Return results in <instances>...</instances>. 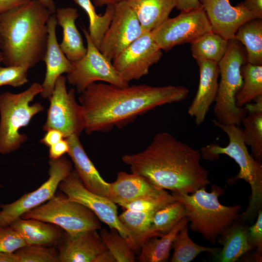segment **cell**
Masks as SVG:
<instances>
[{
	"mask_svg": "<svg viewBox=\"0 0 262 262\" xmlns=\"http://www.w3.org/2000/svg\"><path fill=\"white\" fill-rule=\"evenodd\" d=\"M189 93L187 88L180 85L141 84L120 87L93 83L79 97L84 131L91 134L120 128L157 107L183 101Z\"/></svg>",
	"mask_w": 262,
	"mask_h": 262,
	"instance_id": "obj_1",
	"label": "cell"
},
{
	"mask_svg": "<svg viewBox=\"0 0 262 262\" xmlns=\"http://www.w3.org/2000/svg\"><path fill=\"white\" fill-rule=\"evenodd\" d=\"M201 158L200 150L162 131L154 135L144 150L124 155L121 159L131 173L156 186L190 194L211 183L208 170L200 164Z\"/></svg>",
	"mask_w": 262,
	"mask_h": 262,
	"instance_id": "obj_2",
	"label": "cell"
},
{
	"mask_svg": "<svg viewBox=\"0 0 262 262\" xmlns=\"http://www.w3.org/2000/svg\"><path fill=\"white\" fill-rule=\"evenodd\" d=\"M51 14L38 0H31L0 14V49L4 64L29 69L43 61L47 23Z\"/></svg>",
	"mask_w": 262,
	"mask_h": 262,
	"instance_id": "obj_3",
	"label": "cell"
},
{
	"mask_svg": "<svg viewBox=\"0 0 262 262\" xmlns=\"http://www.w3.org/2000/svg\"><path fill=\"white\" fill-rule=\"evenodd\" d=\"M213 124L222 130L227 135L229 143L222 147L217 144H209L200 149L202 157L214 160L220 154H225L233 159L238 165V174L229 180L228 183H233L239 179L247 182L251 188L248 205L246 210L240 214V218L245 222L254 219L262 207V164L250 154L245 144L243 130L235 125H224L213 120Z\"/></svg>",
	"mask_w": 262,
	"mask_h": 262,
	"instance_id": "obj_4",
	"label": "cell"
},
{
	"mask_svg": "<svg viewBox=\"0 0 262 262\" xmlns=\"http://www.w3.org/2000/svg\"><path fill=\"white\" fill-rule=\"evenodd\" d=\"M205 188L203 187L190 194L172 192L171 195L175 200L184 205L190 229L214 243L223 232L239 218L242 206L221 204L219 196L225 190L219 186L213 185L211 192Z\"/></svg>",
	"mask_w": 262,
	"mask_h": 262,
	"instance_id": "obj_5",
	"label": "cell"
},
{
	"mask_svg": "<svg viewBox=\"0 0 262 262\" xmlns=\"http://www.w3.org/2000/svg\"><path fill=\"white\" fill-rule=\"evenodd\" d=\"M42 85L33 83L19 93L6 92L0 94V153L7 154L19 148L27 140L20 130L29 125L36 115L44 110L39 102L31 103L42 92Z\"/></svg>",
	"mask_w": 262,
	"mask_h": 262,
	"instance_id": "obj_6",
	"label": "cell"
},
{
	"mask_svg": "<svg viewBox=\"0 0 262 262\" xmlns=\"http://www.w3.org/2000/svg\"><path fill=\"white\" fill-rule=\"evenodd\" d=\"M247 62L246 53L237 40H228L225 54L218 62L220 80L213 107L215 120L224 125L239 126L247 114L238 107L235 97L243 83L242 66Z\"/></svg>",
	"mask_w": 262,
	"mask_h": 262,
	"instance_id": "obj_7",
	"label": "cell"
},
{
	"mask_svg": "<svg viewBox=\"0 0 262 262\" xmlns=\"http://www.w3.org/2000/svg\"><path fill=\"white\" fill-rule=\"evenodd\" d=\"M50 223L61 228L70 236L89 230L101 229L99 219L83 205L68 199L66 196H56L21 217Z\"/></svg>",
	"mask_w": 262,
	"mask_h": 262,
	"instance_id": "obj_8",
	"label": "cell"
},
{
	"mask_svg": "<svg viewBox=\"0 0 262 262\" xmlns=\"http://www.w3.org/2000/svg\"><path fill=\"white\" fill-rule=\"evenodd\" d=\"M82 31L87 43V51L81 59L71 62L72 68L66 76L68 83L80 94L98 81L120 87L129 85L116 71L112 61L94 45L88 31L85 28Z\"/></svg>",
	"mask_w": 262,
	"mask_h": 262,
	"instance_id": "obj_9",
	"label": "cell"
},
{
	"mask_svg": "<svg viewBox=\"0 0 262 262\" xmlns=\"http://www.w3.org/2000/svg\"><path fill=\"white\" fill-rule=\"evenodd\" d=\"M66 79L63 75L56 80L49 98L46 121L43 126L44 131L55 129L61 131L65 138L71 135L80 136L85 129L82 107L77 102L75 90L67 91Z\"/></svg>",
	"mask_w": 262,
	"mask_h": 262,
	"instance_id": "obj_10",
	"label": "cell"
},
{
	"mask_svg": "<svg viewBox=\"0 0 262 262\" xmlns=\"http://www.w3.org/2000/svg\"><path fill=\"white\" fill-rule=\"evenodd\" d=\"M49 178L39 187L12 203L0 206V226H10L24 213L51 198L60 182L73 170L72 163L64 156L49 160Z\"/></svg>",
	"mask_w": 262,
	"mask_h": 262,
	"instance_id": "obj_11",
	"label": "cell"
},
{
	"mask_svg": "<svg viewBox=\"0 0 262 262\" xmlns=\"http://www.w3.org/2000/svg\"><path fill=\"white\" fill-rule=\"evenodd\" d=\"M180 12L178 16L168 18L151 31L153 39L162 50L168 51L179 45L191 44L212 31L203 7Z\"/></svg>",
	"mask_w": 262,
	"mask_h": 262,
	"instance_id": "obj_12",
	"label": "cell"
},
{
	"mask_svg": "<svg viewBox=\"0 0 262 262\" xmlns=\"http://www.w3.org/2000/svg\"><path fill=\"white\" fill-rule=\"evenodd\" d=\"M162 55V50L151 32H145L116 57L112 64L120 77L129 83L147 74L149 68Z\"/></svg>",
	"mask_w": 262,
	"mask_h": 262,
	"instance_id": "obj_13",
	"label": "cell"
},
{
	"mask_svg": "<svg viewBox=\"0 0 262 262\" xmlns=\"http://www.w3.org/2000/svg\"><path fill=\"white\" fill-rule=\"evenodd\" d=\"M58 188L67 198L83 205L110 229H116L129 244V233L119 220L115 203L87 189L74 170L60 182Z\"/></svg>",
	"mask_w": 262,
	"mask_h": 262,
	"instance_id": "obj_14",
	"label": "cell"
},
{
	"mask_svg": "<svg viewBox=\"0 0 262 262\" xmlns=\"http://www.w3.org/2000/svg\"><path fill=\"white\" fill-rule=\"evenodd\" d=\"M145 31L126 0L115 4L111 24L102 39L99 50L113 61Z\"/></svg>",
	"mask_w": 262,
	"mask_h": 262,
	"instance_id": "obj_15",
	"label": "cell"
},
{
	"mask_svg": "<svg viewBox=\"0 0 262 262\" xmlns=\"http://www.w3.org/2000/svg\"><path fill=\"white\" fill-rule=\"evenodd\" d=\"M203 8L212 27V31L227 40L234 38L239 27L256 18L243 2L235 6L229 0H203Z\"/></svg>",
	"mask_w": 262,
	"mask_h": 262,
	"instance_id": "obj_16",
	"label": "cell"
},
{
	"mask_svg": "<svg viewBox=\"0 0 262 262\" xmlns=\"http://www.w3.org/2000/svg\"><path fill=\"white\" fill-rule=\"evenodd\" d=\"M57 247L59 262H94L98 255L107 249L97 230L75 236L64 231Z\"/></svg>",
	"mask_w": 262,
	"mask_h": 262,
	"instance_id": "obj_17",
	"label": "cell"
},
{
	"mask_svg": "<svg viewBox=\"0 0 262 262\" xmlns=\"http://www.w3.org/2000/svg\"><path fill=\"white\" fill-rule=\"evenodd\" d=\"M199 66V81L195 97L188 109L196 124L203 123L211 106L214 103L218 89L219 69L218 63L204 60L196 61Z\"/></svg>",
	"mask_w": 262,
	"mask_h": 262,
	"instance_id": "obj_18",
	"label": "cell"
},
{
	"mask_svg": "<svg viewBox=\"0 0 262 262\" xmlns=\"http://www.w3.org/2000/svg\"><path fill=\"white\" fill-rule=\"evenodd\" d=\"M58 25L54 14H51L48 21V38L46 51L43 61L46 66L45 78L42 83L41 96L49 99L54 88L57 79L64 73L69 72L72 66L61 50L56 35Z\"/></svg>",
	"mask_w": 262,
	"mask_h": 262,
	"instance_id": "obj_19",
	"label": "cell"
},
{
	"mask_svg": "<svg viewBox=\"0 0 262 262\" xmlns=\"http://www.w3.org/2000/svg\"><path fill=\"white\" fill-rule=\"evenodd\" d=\"M108 198L115 204L144 198L160 197L169 193L143 176L120 171L116 180L109 183Z\"/></svg>",
	"mask_w": 262,
	"mask_h": 262,
	"instance_id": "obj_20",
	"label": "cell"
},
{
	"mask_svg": "<svg viewBox=\"0 0 262 262\" xmlns=\"http://www.w3.org/2000/svg\"><path fill=\"white\" fill-rule=\"evenodd\" d=\"M66 138L69 147L67 154L73 162L74 170L84 186L94 193L108 198L109 183L101 177L88 157L79 136L73 135Z\"/></svg>",
	"mask_w": 262,
	"mask_h": 262,
	"instance_id": "obj_21",
	"label": "cell"
},
{
	"mask_svg": "<svg viewBox=\"0 0 262 262\" xmlns=\"http://www.w3.org/2000/svg\"><path fill=\"white\" fill-rule=\"evenodd\" d=\"M54 14L63 30V39L59 44L61 50L71 62L80 60L85 54L87 48L75 24L79 17L78 9L72 7L59 8Z\"/></svg>",
	"mask_w": 262,
	"mask_h": 262,
	"instance_id": "obj_22",
	"label": "cell"
},
{
	"mask_svg": "<svg viewBox=\"0 0 262 262\" xmlns=\"http://www.w3.org/2000/svg\"><path fill=\"white\" fill-rule=\"evenodd\" d=\"M10 226L19 234L26 245L54 247L64 232L55 225L35 219L19 217Z\"/></svg>",
	"mask_w": 262,
	"mask_h": 262,
	"instance_id": "obj_23",
	"label": "cell"
},
{
	"mask_svg": "<svg viewBox=\"0 0 262 262\" xmlns=\"http://www.w3.org/2000/svg\"><path fill=\"white\" fill-rule=\"evenodd\" d=\"M238 219L218 237L219 242L223 246V248L214 255L215 261L234 262L253 249L247 240L248 227Z\"/></svg>",
	"mask_w": 262,
	"mask_h": 262,
	"instance_id": "obj_24",
	"label": "cell"
},
{
	"mask_svg": "<svg viewBox=\"0 0 262 262\" xmlns=\"http://www.w3.org/2000/svg\"><path fill=\"white\" fill-rule=\"evenodd\" d=\"M145 32H151L169 18L177 0H126Z\"/></svg>",
	"mask_w": 262,
	"mask_h": 262,
	"instance_id": "obj_25",
	"label": "cell"
},
{
	"mask_svg": "<svg viewBox=\"0 0 262 262\" xmlns=\"http://www.w3.org/2000/svg\"><path fill=\"white\" fill-rule=\"evenodd\" d=\"M254 102L244 107L247 114L243 118V138L245 144L250 147L251 155L259 161L262 160V95L256 98Z\"/></svg>",
	"mask_w": 262,
	"mask_h": 262,
	"instance_id": "obj_26",
	"label": "cell"
},
{
	"mask_svg": "<svg viewBox=\"0 0 262 262\" xmlns=\"http://www.w3.org/2000/svg\"><path fill=\"white\" fill-rule=\"evenodd\" d=\"M155 212L126 209L118 216L119 221L129 233V245L133 250L141 248L148 239L154 236L151 231V226Z\"/></svg>",
	"mask_w": 262,
	"mask_h": 262,
	"instance_id": "obj_27",
	"label": "cell"
},
{
	"mask_svg": "<svg viewBox=\"0 0 262 262\" xmlns=\"http://www.w3.org/2000/svg\"><path fill=\"white\" fill-rule=\"evenodd\" d=\"M186 216L183 217L170 231L158 238L153 236L148 239L142 246L139 257L141 262H164L168 260L172 244L176 235L188 224Z\"/></svg>",
	"mask_w": 262,
	"mask_h": 262,
	"instance_id": "obj_28",
	"label": "cell"
},
{
	"mask_svg": "<svg viewBox=\"0 0 262 262\" xmlns=\"http://www.w3.org/2000/svg\"><path fill=\"white\" fill-rule=\"evenodd\" d=\"M233 39L245 47L247 62L262 65V19H252L243 23Z\"/></svg>",
	"mask_w": 262,
	"mask_h": 262,
	"instance_id": "obj_29",
	"label": "cell"
},
{
	"mask_svg": "<svg viewBox=\"0 0 262 262\" xmlns=\"http://www.w3.org/2000/svg\"><path fill=\"white\" fill-rule=\"evenodd\" d=\"M75 3L81 7L87 14L89 19V37L94 45L98 49L108 30L114 13L115 4L106 6L102 15L97 13L91 0H73Z\"/></svg>",
	"mask_w": 262,
	"mask_h": 262,
	"instance_id": "obj_30",
	"label": "cell"
},
{
	"mask_svg": "<svg viewBox=\"0 0 262 262\" xmlns=\"http://www.w3.org/2000/svg\"><path fill=\"white\" fill-rule=\"evenodd\" d=\"M243 83L235 97L237 107H244L262 95V65L246 62L241 67Z\"/></svg>",
	"mask_w": 262,
	"mask_h": 262,
	"instance_id": "obj_31",
	"label": "cell"
},
{
	"mask_svg": "<svg viewBox=\"0 0 262 262\" xmlns=\"http://www.w3.org/2000/svg\"><path fill=\"white\" fill-rule=\"evenodd\" d=\"M228 40L212 31L191 43V51L196 60H204L218 63L226 51Z\"/></svg>",
	"mask_w": 262,
	"mask_h": 262,
	"instance_id": "obj_32",
	"label": "cell"
},
{
	"mask_svg": "<svg viewBox=\"0 0 262 262\" xmlns=\"http://www.w3.org/2000/svg\"><path fill=\"white\" fill-rule=\"evenodd\" d=\"M172 248L174 252L172 262H190L203 252H208L213 256L220 251L219 247L203 246L194 242L188 235V224L182 228L174 239Z\"/></svg>",
	"mask_w": 262,
	"mask_h": 262,
	"instance_id": "obj_33",
	"label": "cell"
},
{
	"mask_svg": "<svg viewBox=\"0 0 262 262\" xmlns=\"http://www.w3.org/2000/svg\"><path fill=\"white\" fill-rule=\"evenodd\" d=\"M186 216L184 205L175 200L157 210L152 218L151 231L160 237L170 231L183 217Z\"/></svg>",
	"mask_w": 262,
	"mask_h": 262,
	"instance_id": "obj_34",
	"label": "cell"
},
{
	"mask_svg": "<svg viewBox=\"0 0 262 262\" xmlns=\"http://www.w3.org/2000/svg\"><path fill=\"white\" fill-rule=\"evenodd\" d=\"M99 235L116 262H134L135 256L127 240L115 229H100Z\"/></svg>",
	"mask_w": 262,
	"mask_h": 262,
	"instance_id": "obj_35",
	"label": "cell"
},
{
	"mask_svg": "<svg viewBox=\"0 0 262 262\" xmlns=\"http://www.w3.org/2000/svg\"><path fill=\"white\" fill-rule=\"evenodd\" d=\"M15 252L17 262H59L58 250L54 247L26 245Z\"/></svg>",
	"mask_w": 262,
	"mask_h": 262,
	"instance_id": "obj_36",
	"label": "cell"
},
{
	"mask_svg": "<svg viewBox=\"0 0 262 262\" xmlns=\"http://www.w3.org/2000/svg\"><path fill=\"white\" fill-rule=\"evenodd\" d=\"M175 201L171 194L153 198L137 199L122 202L118 205L125 209L139 212H155L167 204Z\"/></svg>",
	"mask_w": 262,
	"mask_h": 262,
	"instance_id": "obj_37",
	"label": "cell"
},
{
	"mask_svg": "<svg viewBox=\"0 0 262 262\" xmlns=\"http://www.w3.org/2000/svg\"><path fill=\"white\" fill-rule=\"evenodd\" d=\"M28 70L22 66H0V87L4 85L17 87L26 83Z\"/></svg>",
	"mask_w": 262,
	"mask_h": 262,
	"instance_id": "obj_38",
	"label": "cell"
},
{
	"mask_svg": "<svg viewBox=\"0 0 262 262\" xmlns=\"http://www.w3.org/2000/svg\"><path fill=\"white\" fill-rule=\"evenodd\" d=\"M25 246L23 239L10 226H0V252H14Z\"/></svg>",
	"mask_w": 262,
	"mask_h": 262,
	"instance_id": "obj_39",
	"label": "cell"
},
{
	"mask_svg": "<svg viewBox=\"0 0 262 262\" xmlns=\"http://www.w3.org/2000/svg\"><path fill=\"white\" fill-rule=\"evenodd\" d=\"M257 220L248 228L247 240L253 249L256 250L255 257L257 262L262 259V210L259 211Z\"/></svg>",
	"mask_w": 262,
	"mask_h": 262,
	"instance_id": "obj_40",
	"label": "cell"
},
{
	"mask_svg": "<svg viewBox=\"0 0 262 262\" xmlns=\"http://www.w3.org/2000/svg\"><path fill=\"white\" fill-rule=\"evenodd\" d=\"M69 144L66 138H64L49 147V157L50 160H56L68 153Z\"/></svg>",
	"mask_w": 262,
	"mask_h": 262,
	"instance_id": "obj_41",
	"label": "cell"
},
{
	"mask_svg": "<svg viewBox=\"0 0 262 262\" xmlns=\"http://www.w3.org/2000/svg\"><path fill=\"white\" fill-rule=\"evenodd\" d=\"M46 132V133L40 142L48 147H50L65 138L63 133L57 130L50 129Z\"/></svg>",
	"mask_w": 262,
	"mask_h": 262,
	"instance_id": "obj_42",
	"label": "cell"
},
{
	"mask_svg": "<svg viewBox=\"0 0 262 262\" xmlns=\"http://www.w3.org/2000/svg\"><path fill=\"white\" fill-rule=\"evenodd\" d=\"M242 2L256 18L262 19V0H244Z\"/></svg>",
	"mask_w": 262,
	"mask_h": 262,
	"instance_id": "obj_43",
	"label": "cell"
},
{
	"mask_svg": "<svg viewBox=\"0 0 262 262\" xmlns=\"http://www.w3.org/2000/svg\"><path fill=\"white\" fill-rule=\"evenodd\" d=\"M176 8L180 11H188L203 7L199 0H177Z\"/></svg>",
	"mask_w": 262,
	"mask_h": 262,
	"instance_id": "obj_44",
	"label": "cell"
},
{
	"mask_svg": "<svg viewBox=\"0 0 262 262\" xmlns=\"http://www.w3.org/2000/svg\"><path fill=\"white\" fill-rule=\"evenodd\" d=\"M31 0H0V14L26 3Z\"/></svg>",
	"mask_w": 262,
	"mask_h": 262,
	"instance_id": "obj_45",
	"label": "cell"
},
{
	"mask_svg": "<svg viewBox=\"0 0 262 262\" xmlns=\"http://www.w3.org/2000/svg\"><path fill=\"white\" fill-rule=\"evenodd\" d=\"M94 262H116V261L111 253L107 249L98 255Z\"/></svg>",
	"mask_w": 262,
	"mask_h": 262,
	"instance_id": "obj_46",
	"label": "cell"
},
{
	"mask_svg": "<svg viewBox=\"0 0 262 262\" xmlns=\"http://www.w3.org/2000/svg\"><path fill=\"white\" fill-rule=\"evenodd\" d=\"M0 262H17L15 252H0Z\"/></svg>",
	"mask_w": 262,
	"mask_h": 262,
	"instance_id": "obj_47",
	"label": "cell"
},
{
	"mask_svg": "<svg viewBox=\"0 0 262 262\" xmlns=\"http://www.w3.org/2000/svg\"><path fill=\"white\" fill-rule=\"evenodd\" d=\"M126 0H93L94 6L101 7L104 5L115 4L120 1Z\"/></svg>",
	"mask_w": 262,
	"mask_h": 262,
	"instance_id": "obj_48",
	"label": "cell"
},
{
	"mask_svg": "<svg viewBox=\"0 0 262 262\" xmlns=\"http://www.w3.org/2000/svg\"><path fill=\"white\" fill-rule=\"evenodd\" d=\"M40 1L52 14H55L57 9L54 0H38Z\"/></svg>",
	"mask_w": 262,
	"mask_h": 262,
	"instance_id": "obj_49",
	"label": "cell"
},
{
	"mask_svg": "<svg viewBox=\"0 0 262 262\" xmlns=\"http://www.w3.org/2000/svg\"><path fill=\"white\" fill-rule=\"evenodd\" d=\"M2 61H3V55H2V53L1 50H0V65L1 63L2 62Z\"/></svg>",
	"mask_w": 262,
	"mask_h": 262,
	"instance_id": "obj_50",
	"label": "cell"
},
{
	"mask_svg": "<svg viewBox=\"0 0 262 262\" xmlns=\"http://www.w3.org/2000/svg\"><path fill=\"white\" fill-rule=\"evenodd\" d=\"M0 47H1V39H0Z\"/></svg>",
	"mask_w": 262,
	"mask_h": 262,
	"instance_id": "obj_51",
	"label": "cell"
},
{
	"mask_svg": "<svg viewBox=\"0 0 262 262\" xmlns=\"http://www.w3.org/2000/svg\"><path fill=\"white\" fill-rule=\"evenodd\" d=\"M199 0L202 3V1L203 0Z\"/></svg>",
	"mask_w": 262,
	"mask_h": 262,
	"instance_id": "obj_52",
	"label": "cell"
}]
</instances>
